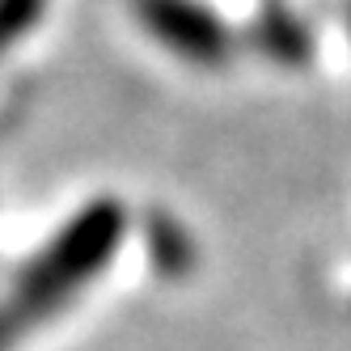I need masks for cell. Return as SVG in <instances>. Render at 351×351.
I'll list each match as a JSON object with an SVG mask.
<instances>
[{
  "label": "cell",
  "mask_w": 351,
  "mask_h": 351,
  "mask_svg": "<svg viewBox=\"0 0 351 351\" xmlns=\"http://www.w3.org/2000/svg\"><path fill=\"white\" fill-rule=\"evenodd\" d=\"M140 21L161 47L191 64H220L233 51L229 26L199 0H140Z\"/></svg>",
  "instance_id": "1"
},
{
  "label": "cell",
  "mask_w": 351,
  "mask_h": 351,
  "mask_svg": "<svg viewBox=\"0 0 351 351\" xmlns=\"http://www.w3.org/2000/svg\"><path fill=\"white\" fill-rule=\"evenodd\" d=\"M43 5L47 0H0V51L34 26V17H38Z\"/></svg>",
  "instance_id": "2"
}]
</instances>
